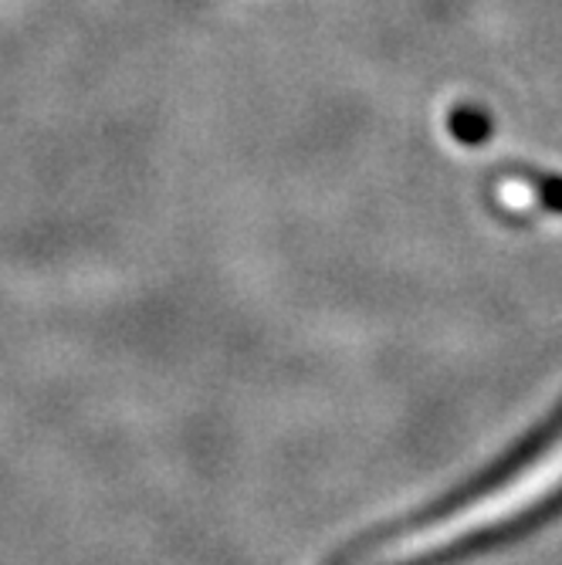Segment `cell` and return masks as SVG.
Returning a JSON list of instances; mask_svg holds the SVG:
<instances>
[{
  "mask_svg": "<svg viewBox=\"0 0 562 565\" xmlns=\"http://www.w3.org/2000/svg\"><path fill=\"white\" fill-rule=\"evenodd\" d=\"M562 454V399L552 406V414L536 424L526 437H519L512 447H505L495 460L475 475H468L462 484L447 488L444 494H437L434 501L406 511L400 519H390L363 535H356L352 542H346L342 548H336L322 565H367L370 555L403 542L424 535L431 529H441L454 519L468 515L485 501H498L501 494H508V488H519L526 481H532L542 468H549L552 460Z\"/></svg>",
  "mask_w": 562,
  "mask_h": 565,
  "instance_id": "obj_1",
  "label": "cell"
},
{
  "mask_svg": "<svg viewBox=\"0 0 562 565\" xmlns=\"http://www.w3.org/2000/svg\"><path fill=\"white\" fill-rule=\"evenodd\" d=\"M559 515H562V465H552L529 491H522L512 504L501 508L495 519L457 532L454 539H444L424 552L377 562V565H465L471 558L491 555L505 545L529 539L532 532L545 529Z\"/></svg>",
  "mask_w": 562,
  "mask_h": 565,
  "instance_id": "obj_2",
  "label": "cell"
},
{
  "mask_svg": "<svg viewBox=\"0 0 562 565\" xmlns=\"http://www.w3.org/2000/svg\"><path fill=\"white\" fill-rule=\"evenodd\" d=\"M450 129L457 139H465V142H478L485 132H488V122L475 113V109H457L450 116Z\"/></svg>",
  "mask_w": 562,
  "mask_h": 565,
  "instance_id": "obj_3",
  "label": "cell"
}]
</instances>
